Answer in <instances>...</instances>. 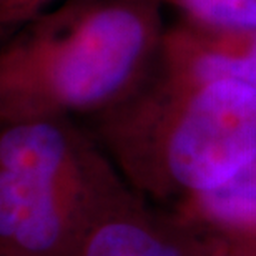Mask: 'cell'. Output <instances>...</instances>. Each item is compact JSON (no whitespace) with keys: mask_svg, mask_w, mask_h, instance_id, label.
Instances as JSON below:
<instances>
[{"mask_svg":"<svg viewBox=\"0 0 256 256\" xmlns=\"http://www.w3.org/2000/svg\"><path fill=\"white\" fill-rule=\"evenodd\" d=\"M106 200L104 166L65 118L0 124V256H75Z\"/></svg>","mask_w":256,"mask_h":256,"instance_id":"obj_3","label":"cell"},{"mask_svg":"<svg viewBox=\"0 0 256 256\" xmlns=\"http://www.w3.org/2000/svg\"><path fill=\"white\" fill-rule=\"evenodd\" d=\"M204 212L230 224H256V162L222 185L200 192Z\"/></svg>","mask_w":256,"mask_h":256,"instance_id":"obj_6","label":"cell"},{"mask_svg":"<svg viewBox=\"0 0 256 256\" xmlns=\"http://www.w3.org/2000/svg\"><path fill=\"white\" fill-rule=\"evenodd\" d=\"M158 62L175 80H233L256 88V32H218L185 22L165 30Z\"/></svg>","mask_w":256,"mask_h":256,"instance_id":"obj_4","label":"cell"},{"mask_svg":"<svg viewBox=\"0 0 256 256\" xmlns=\"http://www.w3.org/2000/svg\"><path fill=\"white\" fill-rule=\"evenodd\" d=\"M188 24L218 32H256V0H165Z\"/></svg>","mask_w":256,"mask_h":256,"instance_id":"obj_7","label":"cell"},{"mask_svg":"<svg viewBox=\"0 0 256 256\" xmlns=\"http://www.w3.org/2000/svg\"><path fill=\"white\" fill-rule=\"evenodd\" d=\"M75 256H182L150 228L118 210L106 213L86 234Z\"/></svg>","mask_w":256,"mask_h":256,"instance_id":"obj_5","label":"cell"},{"mask_svg":"<svg viewBox=\"0 0 256 256\" xmlns=\"http://www.w3.org/2000/svg\"><path fill=\"white\" fill-rule=\"evenodd\" d=\"M52 0H0V28H14L35 17Z\"/></svg>","mask_w":256,"mask_h":256,"instance_id":"obj_8","label":"cell"},{"mask_svg":"<svg viewBox=\"0 0 256 256\" xmlns=\"http://www.w3.org/2000/svg\"><path fill=\"white\" fill-rule=\"evenodd\" d=\"M104 133L133 172L156 163L180 185L204 192L256 162V88L166 76L158 94H130L104 112Z\"/></svg>","mask_w":256,"mask_h":256,"instance_id":"obj_2","label":"cell"},{"mask_svg":"<svg viewBox=\"0 0 256 256\" xmlns=\"http://www.w3.org/2000/svg\"><path fill=\"white\" fill-rule=\"evenodd\" d=\"M165 35L158 0H66L0 45V124L105 112L142 85Z\"/></svg>","mask_w":256,"mask_h":256,"instance_id":"obj_1","label":"cell"}]
</instances>
